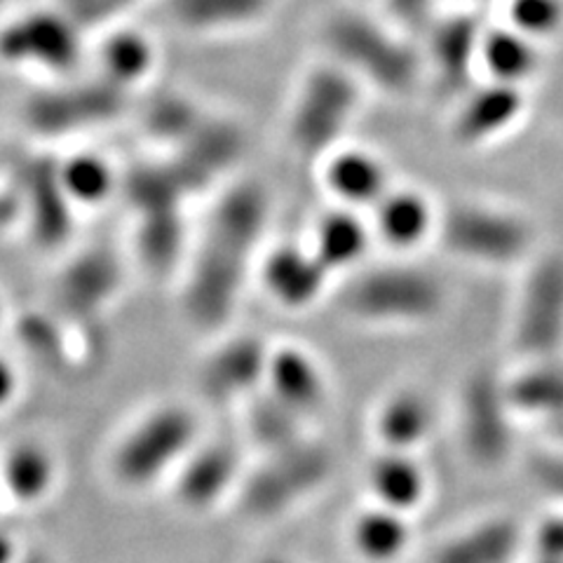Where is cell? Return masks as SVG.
<instances>
[{"mask_svg":"<svg viewBox=\"0 0 563 563\" xmlns=\"http://www.w3.org/2000/svg\"><path fill=\"white\" fill-rule=\"evenodd\" d=\"M409 517L399 515L395 509L372 505L357 515L352 523V544L372 563H393L409 550L411 542Z\"/></svg>","mask_w":563,"mask_h":563,"instance_id":"33","label":"cell"},{"mask_svg":"<svg viewBox=\"0 0 563 563\" xmlns=\"http://www.w3.org/2000/svg\"><path fill=\"white\" fill-rule=\"evenodd\" d=\"M122 285L120 261L106 250H90L70 261L57 282V301L74 320H95L109 308Z\"/></svg>","mask_w":563,"mask_h":563,"instance_id":"22","label":"cell"},{"mask_svg":"<svg viewBox=\"0 0 563 563\" xmlns=\"http://www.w3.org/2000/svg\"><path fill=\"white\" fill-rule=\"evenodd\" d=\"M479 66L486 70V80L523 87L540 66L538 45L512 26H486L479 47Z\"/></svg>","mask_w":563,"mask_h":563,"instance_id":"31","label":"cell"},{"mask_svg":"<svg viewBox=\"0 0 563 563\" xmlns=\"http://www.w3.org/2000/svg\"><path fill=\"white\" fill-rule=\"evenodd\" d=\"M205 115L200 106L184 95H161L148 103L144 122L151 136L174 148L200 125Z\"/></svg>","mask_w":563,"mask_h":563,"instance_id":"37","label":"cell"},{"mask_svg":"<svg viewBox=\"0 0 563 563\" xmlns=\"http://www.w3.org/2000/svg\"><path fill=\"white\" fill-rule=\"evenodd\" d=\"M130 109V92L95 76L35 92L24 103V122L41 136H74L115 122Z\"/></svg>","mask_w":563,"mask_h":563,"instance_id":"8","label":"cell"},{"mask_svg":"<svg viewBox=\"0 0 563 563\" xmlns=\"http://www.w3.org/2000/svg\"><path fill=\"white\" fill-rule=\"evenodd\" d=\"M308 420H303L285 404H279L266 390L244 404V432L261 453L279 451L308 437Z\"/></svg>","mask_w":563,"mask_h":563,"instance_id":"34","label":"cell"},{"mask_svg":"<svg viewBox=\"0 0 563 563\" xmlns=\"http://www.w3.org/2000/svg\"><path fill=\"white\" fill-rule=\"evenodd\" d=\"M374 242V228L364 211L341 205H333L314 221L308 240L310 250L331 277L360 271Z\"/></svg>","mask_w":563,"mask_h":563,"instance_id":"23","label":"cell"},{"mask_svg":"<svg viewBox=\"0 0 563 563\" xmlns=\"http://www.w3.org/2000/svg\"><path fill=\"white\" fill-rule=\"evenodd\" d=\"M383 3L393 22L401 29L426 31L434 20L437 0H383Z\"/></svg>","mask_w":563,"mask_h":563,"instance_id":"41","label":"cell"},{"mask_svg":"<svg viewBox=\"0 0 563 563\" xmlns=\"http://www.w3.org/2000/svg\"><path fill=\"white\" fill-rule=\"evenodd\" d=\"M563 5L559 0H512L509 3V24L528 38H544L559 29Z\"/></svg>","mask_w":563,"mask_h":563,"instance_id":"38","label":"cell"},{"mask_svg":"<svg viewBox=\"0 0 563 563\" xmlns=\"http://www.w3.org/2000/svg\"><path fill=\"white\" fill-rule=\"evenodd\" d=\"M364 85L329 57L310 66L294 95L287 132L296 153L322 161L343 146L362 106Z\"/></svg>","mask_w":563,"mask_h":563,"instance_id":"4","label":"cell"},{"mask_svg":"<svg viewBox=\"0 0 563 563\" xmlns=\"http://www.w3.org/2000/svg\"><path fill=\"white\" fill-rule=\"evenodd\" d=\"M271 217L266 186L244 179L225 186L211 205L188 254L181 308L200 331L223 329L238 310Z\"/></svg>","mask_w":563,"mask_h":563,"instance_id":"1","label":"cell"},{"mask_svg":"<svg viewBox=\"0 0 563 563\" xmlns=\"http://www.w3.org/2000/svg\"><path fill=\"white\" fill-rule=\"evenodd\" d=\"M533 470L538 482L548 488L552 496L563 500V449L538 457Z\"/></svg>","mask_w":563,"mask_h":563,"instance_id":"42","label":"cell"},{"mask_svg":"<svg viewBox=\"0 0 563 563\" xmlns=\"http://www.w3.org/2000/svg\"><path fill=\"white\" fill-rule=\"evenodd\" d=\"M444 306L442 279L411 263H383L355 271L343 289V308L360 322L380 327L430 324Z\"/></svg>","mask_w":563,"mask_h":563,"instance_id":"3","label":"cell"},{"mask_svg":"<svg viewBox=\"0 0 563 563\" xmlns=\"http://www.w3.org/2000/svg\"><path fill=\"white\" fill-rule=\"evenodd\" d=\"M141 0H64V10L87 29H109Z\"/></svg>","mask_w":563,"mask_h":563,"instance_id":"39","label":"cell"},{"mask_svg":"<svg viewBox=\"0 0 563 563\" xmlns=\"http://www.w3.org/2000/svg\"><path fill=\"white\" fill-rule=\"evenodd\" d=\"M559 428H561V437H563V420L559 422ZM561 449H563V446H561Z\"/></svg>","mask_w":563,"mask_h":563,"instance_id":"49","label":"cell"},{"mask_svg":"<svg viewBox=\"0 0 563 563\" xmlns=\"http://www.w3.org/2000/svg\"><path fill=\"white\" fill-rule=\"evenodd\" d=\"M331 62L343 66L364 87L385 95H409L422 78V59L401 35L360 10L331 14L322 29Z\"/></svg>","mask_w":563,"mask_h":563,"instance_id":"2","label":"cell"},{"mask_svg":"<svg viewBox=\"0 0 563 563\" xmlns=\"http://www.w3.org/2000/svg\"><path fill=\"white\" fill-rule=\"evenodd\" d=\"M22 559L20 548H16V542L12 540L10 533L0 531V563H16Z\"/></svg>","mask_w":563,"mask_h":563,"instance_id":"44","label":"cell"},{"mask_svg":"<svg viewBox=\"0 0 563 563\" xmlns=\"http://www.w3.org/2000/svg\"><path fill=\"white\" fill-rule=\"evenodd\" d=\"M136 246L144 266L155 275H167L186 254V228L181 209L153 211L139 217Z\"/></svg>","mask_w":563,"mask_h":563,"instance_id":"36","label":"cell"},{"mask_svg":"<svg viewBox=\"0 0 563 563\" xmlns=\"http://www.w3.org/2000/svg\"><path fill=\"white\" fill-rule=\"evenodd\" d=\"M536 563H544V561H536Z\"/></svg>","mask_w":563,"mask_h":563,"instance_id":"51","label":"cell"},{"mask_svg":"<svg viewBox=\"0 0 563 563\" xmlns=\"http://www.w3.org/2000/svg\"><path fill=\"white\" fill-rule=\"evenodd\" d=\"M439 211L426 192L409 186H393L372 209L374 238L397 254L416 252L437 240Z\"/></svg>","mask_w":563,"mask_h":563,"instance_id":"20","label":"cell"},{"mask_svg":"<svg viewBox=\"0 0 563 563\" xmlns=\"http://www.w3.org/2000/svg\"><path fill=\"white\" fill-rule=\"evenodd\" d=\"M57 457L38 442H16L0 457L3 496L20 505L43 503L57 486Z\"/></svg>","mask_w":563,"mask_h":563,"instance_id":"29","label":"cell"},{"mask_svg":"<svg viewBox=\"0 0 563 563\" xmlns=\"http://www.w3.org/2000/svg\"><path fill=\"white\" fill-rule=\"evenodd\" d=\"M526 113L523 87L486 80L479 87H470L461 97L457 111L453 115V139L461 146H486L498 141Z\"/></svg>","mask_w":563,"mask_h":563,"instance_id":"17","label":"cell"},{"mask_svg":"<svg viewBox=\"0 0 563 563\" xmlns=\"http://www.w3.org/2000/svg\"><path fill=\"white\" fill-rule=\"evenodd\" d=\"M271 347L256 333L223 339L200 366V395L211 407H244L263 393Z\"/></svg>","mask_w":563,"mask_h":563,"instance_id":"12","label":"cell"},{"mask_svg":"<svg viewBox=\"0 0 563 563\" xmlns=\"http://www.w3.org/2000/svg\"><path fill=\"white\" fill-rule=\"evenodd\" d=\"M437 240L455 258L486 268H507L531 261L536 228L515 207L461 200L439 211Z\"/></svg>","mask_w":563,"mask_h":563,"instance_id":"5","label":"cell"},{"mask_svg":"<svg viewBox=\"0 0 563 563\" xmlns=\"http://www.w3.org/2000/svg\"><path fill=\"white\" fill-rule=\"evenodd\" d=\"M120 190L136 211V217L153 214V211L181 209L184 200L188 198L169 161L132 167L125 176H120Z\"/></svg>","mask_w":563,"mask_h":563,"instance_id":"35","label":"cell"},{"mask_svg":"<svg viewBox=\"0 0 563 563\" xmlns=\"http://www.w3.org/2000/svg\"><path fill=\"white\" fill-rule=\"evenodd\" d=\"M457 3H467V5H470V8H472V5H474V3H479V0H457Z\"/></svg>","mask_w":563,"mask_h":563,"instance_id":"47","label":"cell"},{"mask_svg":"<svg viewBox=\"0 0 563 563\" xmlns=\"http://www.w3.org/2000/svg\"><path fill=\"white\" fill-rule=\"evenodd\" d=\"M0 176H3V169H0Z\"/></svg>","mask_w":563,"mask_h":563,"instance_id":"50","label":"cell"},{"mask_svg":"<svg viewBox=\"0 0 563 563\" xmlns=\"http://www.w3.org/2000/svg\"><path fill=\"white\" fill-rule=\"evenodd\" d=\"M82 26L62 10H31L0 26V62L70 74L82 59Z\"/></svg>","mask_w":563,"mask_h":563,"instance_id":"10","label":"cell"},{"mask_svg":"<svg viewBox=\"0 0 563 563\" xmlns=\"http://www.w3.org/2000/svg\"><path fill=\"white\" fill-rule=\"evenodd\" d=\"M277 0H163L167 22L190 35H223L254 29Z\"/></svg>","mask_w":563,"mask_h":563,"instance_id":"24","label":"cell"},{"mask_svg":"<svg viewBox=\"0 0 563 563\" xmlns=\"http://www.w3.org/2000/svg\"><path fill=\"white\" fill-rule=\"evenodd\" d=\"M57 176L68 202L76 209H95L120 190L115 167L95 151L70 153L57 163Z\"/></svg>","mask_w":563,"mask_h":563,"instance_id":"32","label":"cell"},{"mask_svg":"<svg viewBox=\"0 0 563 563\" xmlns=\"http://www.w3.org/2000/svg\"><path fill=\"white\" fill-rule=\"evenodd\" d=\"M263 390L303 420L320 413L329 401V380L320 360L291 343L271 347Z\"/></svg>","mask_w":563,"mask_h":563,"instance_id":"19","label":"cell"},{"mask_svg":"<svg viewBox=\"0 0 563 563\" xmlns=\"http://www.w3.org/2000/svg\"><path fill=\"white\" fill-rule=\"evenodd\" d=\"M5 320V306H3V298H0V324Z\"/></svg>","mask_w":563,"mask_h":563,"instance_id":"46","label":"cell"},{"mask_svg":"<svg viewBox=\"0 0 563 563\" xmlns=\"http://www.w3.org/2000/svg\"><path fill=\"white\" fill-rule=\"evenodd\" d=\"M374 430L380 449L416 453V449L426 444L434 430L432 399L416 387L395 390L380 401Z\"/></svg>","mask_w":563,"mask_h":563,"instance_id":"28","label":"cell"},{"mask_svg":"<svg viewBox=\"0 0 563 563\" xmlns=\"http://www.w3.org/2000/svg\"><path fill=\"white\" fill-rule=\"evenodd\" d=\"M528 542L533 544L536 561L563 563V507L542 517L528 533Z\"/></svg>","mask_w":563,"mask_h":563,"instance_id":"40","label":"cell"},{"mask_svg":"<svg viewBox=\"0 0 563 563\" xmlns=\"http://www.w3.org/2000/svg\"><path fill=\"white\" fill-rule=\"evenodd\" d=\"M242 477V455L233 439H200L174 472V496L184 509L207 512L240 488Z\"/></svg>","mask_w":563,"mask_h":563,"instance_id":"14","label":"cell"},{"mask_svg":"<svg viewBox=\"0 0 563 563\" xmlns=\"http://www.w3.org/2000/svg\"><path fill=\"white\" fill-rule=\"evenodd\" d=\"M484 24L479 14L457 8L446 16H434L428 31V52L439 90L463 97L470 90L474 68L479 66Z\"/></svg>","mask_w":563,"mask_h":563,"instance_id":"15","label":"cell"},{"mask_svg":"<svg viewBox=\"0 0 563 563\" xmlns=\"http://www.w3.org/2000/svg\"><path fill=\"white\" fill-rule=\"evenodd\" d=\"M22 200H24V221L35 244L43 250H55L64 244L74 231L76 207L68 202L62 190L57 163L49 157H35L20 176Z\"/></svg>","mask_w":563,"mask_h":563,"instance_id":"18","label":"cell"},{"mask_svg":"<svg viewBox=\"0 0 563 563\" xmlns=\"http://www.w3.org/2000/svg\"><path fill=\"white\" fill-rule=\"evenodd\" d=\"M331 472V449L312 437L279 451L263 453V461L240 482V509L252 519L285 515L320 490L329 482Z\"/></svg>","mask_w":563,"mask_h":563,"instance_id":"7","label":"cell"},{"mask_svg":"<svg viewBox=\"0 0 563 563\" xmlns=\"http://www.w3.org/2000/svg\"><path fill=\"white\" fill-rule=\"evenodd\" d=\"M244 153V132L233 120L205 115L179 146H174L169 165L179 176L188 198L214 186L228 169H233Z\"/></svg>","mask_w":563,"mask_h":563,"instance_id":"13","label":"cell"},{"mask_svg":"<svg viewBox=\"0 0 563 563\" xmlns=\"http://www.w3.org/2000/svg\"><path fill=\"white\" fill-rule=\"evenodd\" d=\"M3 498H5V496H3V486H0V503H3Z\"/></svg>","mask_w":563,"mask_h":563,"instance_id":"48","label":"cell"},{"mask_svg":"<svg viewBox=\"0 0 563 563\" xmlns=\"http://www.w3.org/2000/svg\"><path fill=\"white\" fill-rule=\"evenodd\" d=\"M20 393V374H16L14 364L0 355V411Z\"/></svg>","mask_w":563,"mask_h":563,"instance_id":"43","label":"cell"},{"mask_svg":"<svg viewBox=\"0 0 563 563\" xmlns=\"http://www.w3.org/2000/svg\"><path fill=\"white\" fill-rule=\"evenodd\" d=\"M376 505L411 515L428 498V472L409 451L380 449L366 472Z\"/></svg>","mask_w":563,"mask_h":563,"instance_id":"27","label":"cell"},{"mask_svg":"<svg viewBox=\"0 0 563 563\" xmlns=\"http://www.w3.org/2000/svg\"><path fill=\"white\" fill-rule=\"evenodd\" d=\"M322 181L341 207L372 211L395 186L390 169L376 151L343 144L322 157Z\"/></svg>","mask_w":563,"mask_h":563,"instance_id":"21","label":"cell"},{"mask_svg":"<svg viewBox=\"0 0 563 563\" xmlns=\"http://www.w3.org/2000/svg\"><path fill=\"white\" fill-rule=\"evenodd\" d=\"M258 563H289V561H285V559H277V556H271V559H263V561H258Z\"/></svg>","mask_w":563,"mask_h":563,"instance_id":"45","label":"cell"},{"mask_svg":"<svg viewBox=\"0 0 563 563\" xmlns=\"http://www.w3.org/2000/svg\"><path fill=\"white\" fill-rule=\"evenodd\" d=\"M515 413L509 409L503 376L490 368L474 372L461 393L457 428L472 463L479 467L503 465L515 449Z\"/></svg>","mask_w":563,"mask_h":563,"instance_id":"11","label":"cell"},{"mask_svg":"<svg viewBox=\"0 0 563 563\" xmlns=\"http://www.w3.org/2000/svg\"><path fill=\"white\" fill-rule=\"evenodd\" d=\"M505 395L515 418L563 420V364L559 360H523L512 376H503Z\"/></svg>","mask_w":563,"mask_h":563,"instance_id":"26","label":"cell"},{"mask_svg":"<svg viewBox=\"0 0 563 563\" xmlns=\"http://www.w3.org/2000/svg\"><path fill=\"white\" fill-rule=\"evenodd\" d=\"M200 442V420L179 401L157 404L125 430L111 453L118 484L139 490L167 479Z\"/></svg>","mask_w":563,"mask_h":563,"instance_id":"6","label":"cell"},{"mask_svg":"<svg viewBox=\"0 0 563 563\" xmlns=\"http://www.w3.org/2000/svg\"><path fill=\"white\" fill-rule=\"evenodd\" d=\"M261 285L273 303L289 312H303L320 303L331 275L308 242H279L258 263Z\"/></svg>","mask_w":563,"mask_h":563,"instance_id":"16","label":"cell"},{"mask_svg":"<svg viewBox=\"0 0 563 563\" xmlns=\"http://www.w3.org/2000/svg\"><path fill=\"white\" fill-rule=\"evenodd\" d=\"M528 533L512 517H488L446 540L432 563H517Z\"/></svg>","mask_w":563,"mask_h":563,"instance_id":"25","label":"cell"},{"mask_svg":"<svg viewBox=\"0 0 563 563\" xmlns=\"http://www.w3.org/2000/svg\"><path fill=\"white\" fill-rule=\"evenodd\" d=\"M512 343L523 360L563 352V254L531 256L517 294Z\"/></svg>","mask_w":563,"mask_h":563,"instance_id":"9","label":"cell"},{"mask_svg":"<svg viewBox=\"0 0 563 563\" xmlns=\"http://www.w3.org/2000/svg\"><path fill=\"white\" fill-rule=\"evenodd\" d=\"M111 29V26H109ZM157 52L151 35L136 29L115 26L99 45L97 76L118 85L132 95L134 87L146 82L155 70Z\"/></svg>","mask_w":563,"mask_h":563,"instance_id":"30","label":"cell"}]
</instances>
